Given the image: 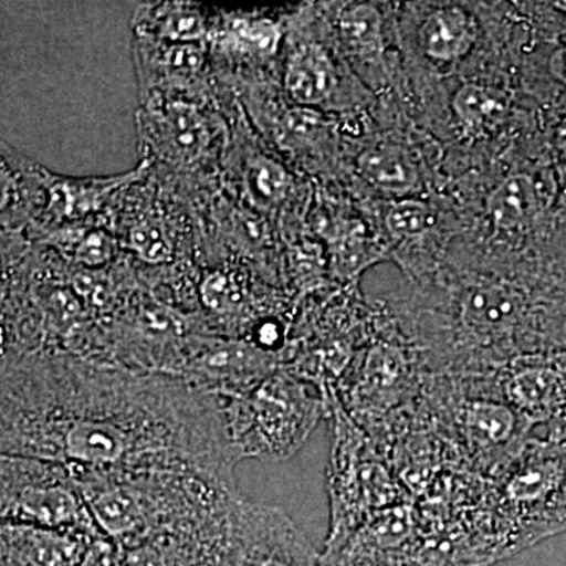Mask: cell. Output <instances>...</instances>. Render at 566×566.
<instances>
[{
	"instance_id": "6da1fadb",
	"label": "cell",
	"mask_w": 566,
	"mask_h": 566,
	"mask_svg": "<svg viewBox=\"0 0 566 566\" xmlns=\"http://www.w3.org/2000/svg\"><path fill=\"white\" fill-rule=\"evenodd\" d=\"M0 449L71 472H188L234 490L243 461L214 394L69 354L2 353Z\"/></svg>"
},
{
	"instance_id": "7a4b0ae2",
	"label": "cell",
	"mask_w": 566,
	"mask_h": 566,
	"mask_svg": "<svg viewBox=\"0 0 566 566\" xmlns=\"http://www.w3.org/2000/svg\"><path fill=\"white\" fill-rule=\"evenodd\" d=\"M221 400L227 433L243 460H289L326 417L322 392L282 367Z\"/></svg>"
},
{
	"instance_id": "3957f363",
	"label": "cell",
	"mask_w": 566,
	"mask_h": 566,
	"mask_svg": "<svg viewBox=\"0 0 566 566\" xmlns=\"http://www.w3.org/2000/svg\"><path fill=\"white\" fill-rule=\"evenodd\" d=\"M324 401L333 434L327 465L331 528L323 549L327 554L344 545L371 517L403 504V490L387 471L385 455L345 411L335 389L324 394Z\"/></svg>"
},
{
	"instance_id": "277c9868",
	"label": "cell",
	"mask_w": 566,
	"mask_h": 566,
	"mask_svg": "<svg viewBox=\"0 0 566 566\" xmlns=\"http://www.w3.org/2000/svg\"><path fill=\"white\" fill-rule=\"evenodd\" d=\"M221 103L172 95L142 96L137 132L142 161L172 170L178 177L211 180L222 175L232 129Z\"/></svg>"
},
{
	"instance_id": "5b68a950",
	"label": "cell",
	"mask_w": 566,
	"mask_h": 566,
	"mask_svg": "<svg viewBox=\"0 0 566 566\" xmlns=\"http://www.w3.org/2000/svg\"><path fill=\"white\" fill-rule=\"evenodd\" d=\"M2 524L104 536L70 469L40 458L0 457Z\"/></svg>"
},
{
	"instance_id": "8992f818",
	"label": "cell",
	"mask_w": 566,
	"mask_h": 566,
	"mask_svg": "<svg viewBox=\"0 0 566 566\" xmlns=\"http://www.w3.org/2000/svg\"><path fill=\"white\" fill-rule=\"evenodd\" d=\"M219 566H322V560L285 510L241 495Z\"/></svg>"
},
{
	"instance_id": "52a82bcc",
	"label": "cell",
	"mask_w": 566,
	"mask_h": 566,
	"mask_svg": "<svg viewBox=\"0 0 566 566\" xmlns=\"http://www.w3.org/2000/svg\"><path fill=\"white\" fill-rule=\"evenodd\" d=\"M281 367V356L244 338L200 333L193 338L177 376L216 397L229 398Z\"/></svg>"
},
{
	"instance_id": "ba28073f",
	"label": "cell",
	"mask_w": 566,
	"mask_h": 566,
	"mask_svg": "<svg viewBox=\"0 0 566 566\" xmlns=\"http://www.w3.org/2000/svg\"><path fill=\"white\" fill-rule=\"evenodd\" d=\"M134 63L142 96L172 95L185 98L221 103L218 76L203 43H167V41L136 39Z\"/></svg>"
},
{
	"instance_id": "9c48e42d",
	"label": "cell",
	"mask_w": 566,
	"mask_h": 566,
	"mask_svg": "<svg viewBox=\"0 0 566 566\" xmlns=\"http://www.w3.org/2000/svg\"><path fill=\"white\" fill-rule=\"evenodd\" d=\"M148 175V174H147ZM145 178L125 186L115 193L112 203L120 210L112 212V227L122 249L132 253L133 259L150 268H169L175 260L182 259L178 241L186 240L178 222H172L169 208L156 199L155 189L144 186Z\"/></svg>"
},
{
	"instance_id": "30bf717a",
	"label": "cell",
	"mask_w": 566,
	"mask_h": 566,
	"mask_svg": "<svg viewBox=\"0 0 566 566\" xmlns=\"http://www.w3.org/2000/svg\"><path fill=\"white\" fill-rule=\"evenodd\" d=\"M150 169V163L140 161L133 172L102 178L59 177L48 170L43 212L31 227V232L39 234L41 240L55 230L104 216L115 193L147 177Z\"/></svg>"
},
{
	"instance_id": "8fae6325",
	"label": "cell",
	"mask_w": 566,
	"mask_h": 566,
	"mask_svg": "<svg viewBox=\"0 0 566 566\" xmlns=\"http://www.w3.org/2000/svg\"><path fill=\"white\" fill-rule=\"evenodd\" d=\"M283 92L294 106H327L340 87L334 57L323 44L297 41L290 46L283 62Z\"/></svg>"
},
{
	"instance_id": "7c38bea8",
	"label": "cell",
	"mask_w": 566,
	"mask_h": 566,
	"mask_svg": "<svg viewBox=\"0 0 566 566\" xmlns=\"http://www.w3.org/2000/svg\"><path fill=\"white\" fill-rule=\"evenodd\" d=\"M218 20V10L197 3H142L133 18L134 36L167 43L208 44Z\"/></svg>"
},
{
	"instance_id": "4fadbf2b",
	"label": "cell",
	"mask_w": 566,
	"mask_h": 566,
	"mask_svg": "<svg viewBox=\"0 0 566 566\" xmlns=\"http://www.w3.org/2000/svg\"><path fill=\"white\" fill-rule=\"evenodd\" d=\"M547 199L538 182L528 175L505 178L488 197V214L502 232L524 230L542 219Z\"/></svg>"
},
{
	"instance_id": "5bb4252c",
	"label": "cell",
	"mask_w": 566,
	"mask_h": 566,
	"mask_svg": "<svg viewBox=\"0 0 566 566\" xmlns=\"http://www.w3.org/2000/svg\"><path fill=\"white\" fill-rule=\"evenodd\" d=\"M419 41L424 54L433 61L455 62L471 51L475 24L463 10H436L420 25Z\"/></svg>"
},
{
	"instance_id": "9a60e30c",
	"label": "cell",
	"mask_w": 566,
	"mask_h": 566,
	"mask_svg": "<svg viewBox=\"0 0 566 566\" xmlns=\"http://www.w3.org/2000/svg\"><path fill=\"white\" fill-rule=\"evenodd\" d=\"M359 170L365 180L390 193H409L419 186L415 164L395 145H376L359 156Z\"/></svg>"
},
{
	"instance_id": "2e32d148",
	"label": "cell",
	"mask_w": 566,
	"mask_h": 566,
	"mask_svg": "<svg viewBox=\"0 0 566 566\" xmlns=\"http://www.w3.org/2000/svg\"><path fill=\"white\" fill-rule=\"evenodd\" d=\"M338 33L345 50L363 62H375L385 50L382 17L371 3H353L338 17Z\"/></svg>"
},
{
	"instance_id": "e0dca14e",
	"label": "cell",
	"mask_w": 566,
	"mask_h": 566,
	"mask_svg": "<svg viewBox=\"0 0 566 566\" xmlns=\"http://www.w3.org/2000/svg\"><path fill=\"white\" fill-rule=\"evenodd\" d=\"M505 106L501 96L483 85L465 84L453 98V111L465 128L482 132L499 120Z\"/></svg>"
},
{
	"instance_id": "ac0fdd59",
	"label": "cell",
	"mask_w": 566,
	"mask_h": 566,
	"mask_svg": "<svg viewBox=\"0 0 566 566\" xmlns=\"http://www.w3.org/2000/svg\"><path fill=\"white\" fill-rule=\"evenodd\" d=\"M434 218L430 208L417 200H403L390 208L386 216V226L398 240H411L422 237L433 226Z\"/></svg>"
},
{
	"instance_id": "d6986e66",
	"label": "cell",
	"mask_w": 566,
	"mask_h": 566,
	"mask_svg": "<svg viewBox=\"0 0 566 566\" xmlns=\"http://www.w3.org/2000/svg\"><path fill=\"white\" fill-rule=\"evenodd\" d=\"M551 7H553V9H556L558 13H564L566 17V2H554L551 3Z\"/></svg>"
}]
</instances>
